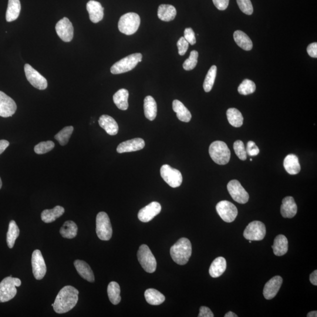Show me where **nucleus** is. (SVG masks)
<instances>
[{"instance_id":"23","label":"nucleus","mask_w":317,"mask_h":317,"mask_svg":"<svg viewBox=\"0 0 317 317\" xmlns=\"http://www.w3.org/2000/svg\"><path fill=\"white\" fill-rule=\"evenodd\" d=\"M74 266L78 274L88 282H93L95 281V276L92 269L86 262L76 260L74 262Z\"/></svg>"},{"instance_id":"10","label":"nucleus","mask_w":317,"mask_h":317,"mask_svg":"<svg viewBox=\"0 0 317 317\" xmlns=\"http://www.w3.org/2000/svg\"><path fill=\"white\" fill-rule=\"evenodd\" d=\"M216 208L218 214L225 222H232L238 216V208L230 202L222 200L218 202Z\"/></svg>"},{"instance_id":"51","label":"nucleus","mask_w":317,"mask_h":317,"mask_svg":"<svg viewBox=\"0 0 317 317\" xmlns=\"http://www.w3.org/2000/svg\"><path fill=\"white\" fill-rule=\"evenodd\" d=\"M198 317H214V313L212 312L210 308L207 306H202L200 308V314Z\"/></svg>"},{"instance_id":"40","label":"nucleus","mask_w":317,"mask_h":317,"mask_svg":"<svg viewBox=\"0 0 317 317\" xmlns=\"http://www.w3.org/2000/svg\"><path fill=\"white\" fill-rule=\"evenodd\" d=\"M74 131V127L72 126H66L59 133L56 134L55 139L58 141L62 146H65L68 144L70 138L72 136Z\"/></svg>"},{"instance_id":"55","label":"nucleus","mask_w":317,"mask_h":317,"mask_svg":"<svg viewBox=\"0 0 317 317\" xmlns=\"http://www.w3.org/2000/svg\"><path fill=\"white\" fill-rule=\"evenodd\" d=\"M14 282L16 286H20L22 284V282L19 278H14Z\"/></svg>"},{"instance_id":"5","label":"nucleus","mask_w":317,"mask_h":317,"mask_svg":"<svg viewBox=\"0 0 317 317\" xmlns=\"http://www.w3.org/2000/svg\"><path fill=\"white\" fill-rule=\"evenodd\" d=\"M142 55L140 53L133 54L128 56L122 60L114 64L111 67L110 72L113 74H120L126 73L132 70L138 65V64L142 62Z\"/></svg>"},{"instance_id":"53","label":"nucleus","mask_w":317,"mask_h":317,"mask_svg":"<svg viewBox=\"0 0 317 317\" xmlns=\"http://www.w3.org/2000/svg\"><path fill=\"white\" fill-rule=\"evenodd\" d=\"M310 281L312 284L317 286V271L315 270L310 276Z\"/></svg>"},{"instance_id":"33","label":"nucleus","mask_w":317,"mask_h":317,"mask_svg":"<svg viewBox=\"0 0 317 317\" xmlns=\"http://www.w3.org/2000/svg\"><path fill=\"white\" fill-rule=\"evenodd\" d=\"M144 298L146 302L150 305L158 306L162 304L165 300V296L164 294L157 290L150 288L144 292Z\"/></svg>"},{"instance_id":"41","label":"nucleus","mask_w":317,"mask_h":317,"mask_svg":"<svg viewBox=\"0 0 317 317\" xmlns=\"http://www.w3.org/2000/svg\"><path fill=\"white\" fill-rule=\"evenodd\" d=\"M256 84L250 80H244L238 88V92L241 95L248 96L255 92Z\"/></svg>"},{"instance_id":"21","label":"nucleus","mask_w":317,"mask_h":317,"mask_svg":"<svg viewBox=\"0 0 317 317\" xmlns=\"http://www.w3.org/2000/svg\"><path fill=\"white\" fill-rule=\"evenodd\" d=\"M298 213V206L292 196L284 198L281 206V214L284 218H292L295 216Z\"/></svg>"},{"instance_id":"44","label":"nucleus","mask_w":317,"mask_h":317,"mask_svg":"<svg viewBox=\"0 0 317 317\" xmlns=\"http://www.w3.org/2000/svg\"><path fill=\"white\" fill-rule=\"evenodd\" d=\"M234 148L236 155L242 160H246L247 158V152L244 143L242 140H238L234 143Z\"/></svg>"},{"instance_id":"56","label":"nucleus","mask_w":317,"mask_h":317,"mask_svg":"<svg viewBox=\"0 0 317 317\" xmlns=\"http://www.w3.org/2000/svg\"><path fill=\"white\" fill-rule=\"evenodd\" d=\"M306 316L308 317H316L317 316V312L316 311H312L311 312H310L308 316Z\"/></svg>"},{"instance_id":"15","label":"nucleus","mask_w":317,"mask_h":317,"mask_svg":"<svg viewBox=\"0 0 317 317\" xmlns=\"http://www.w3.org/2000/svg\"><path fill=\"white\" fill-rule=\"evenodd\" d=\"M57 34L64 42L72 41L74 36V28L70 20L66 18L60 20L56 26Z\"/></svg>"},{"instance_id":"48","label":"nucleus","mask_w":317,"mask_h":317,"mask_svg":"<svg viewBox=\"0 0 317 317\" xmlns=\"http://www.w3.org/2000/svg\"><path fill=\"white\" fill-rule=\"evenodd\" d=\"M246 150V152H247V154L250 156H257L260 152L258 148L254 141L248 142L247 144V148Z\"/></svg>"},{"instance_id":"19","label":"nucleus","mask_w":317,"mask_h":317,"mask_svg":"<svg viewBox=\"0 0 317 317\" xmlns=\"http://www.w3.org/2000/svg\"><path fill=\"white\" fill-rule=\"evenodd\" d=\"M144 146L145 142L144 140L141 138H134L123 142L118 145L117 152L119 154L132 152L142 150Z\"/></svg>"},{"instance_id":"30","label":"nucleus","mask_w":317,"mask_h":317,"mask_svg":"<svg viewBox=\"0 0 317 317\" xmlns=\"http://www.w3.org/2000/svg\"><path fill=\"white\" fill-rule=\"evenodd\" d=\"M144 114L150 120H154L157 116V104L152 96H147L144 100Z\"/></svg>"},{"instance_id":"6","label":"nucleus","mask_w":317,"mask_h":317,"mask_svg":"<svg viewBox=\"0 0 317 317\" xmlns=\"http://www.w3.org/2000/svg\"><path fill=\"white\" fill-rule=\"evenodd\" d=\"M96 232L101 240L108 241L112 236V228L108 215L101 212L97 214L96 218Z\"/></svg>"},{"instance_id":"50","label":"nucleus","mask_w":317,"mask_h":317,"mask_svg":"<svg viewBox=\"0 0 317 317\" xmlns=\"http://www.w3.org/2000/svg\"><path fill=\"white\" fill-rule=\"evenodd\" d=\"M308 54L312 58H317V43L314 42L310 44L306 48Z\"/></svg>"},{"instance_id":"36","label":"nucleus","mask_w":317,"mask_h":317,"mask_svg":"<svg viewBox=\"0 0 317 317\" xmlns=\"http://www.w3.org/2000/svg\"><path fill=\"white\" fill-rule=\"evenodd\" d=\"M120 286L116 282H110L108 286V294L110 302L117 305L121 301Z\"/></svg>"},{"instance_id":"37","label":"nucleus","mask_w":317,"mask_h":317,"mask_svg":"<svg viewBox=\"0 0 317 317\" xmlns=\"http://www.w3.org/2000/svg\"><path fill=\"white\" fill-rule=\"evenodd\" d=\"M227 118L232 126L239 128L244 124V116L238 110L230 108L227 110Z\"/></svg>"},{"instance_id":"13","label":"nucleus","mask_w":317,"mask_h":317,"mask_svg":"<svg viewBox=\"0 0 317 317\" xmlns=\"http://www.w3.org/2000/svg\"><path fill=\"white\" fill-rule=\"evenodd\" d=\"M16 286L14 278L12 276H8L0 282V302H9L16 294Z\"/></svg>"},{"instance_id":"31","label":"nucleus","mask_w":317,"mask_h":317,"mask_svg":"<svg viewBox=\"0 0 317 317\" xmlns=\"http://www.w3.org/2000/svg\"><path fill=\"white\" fill-rule=\"evenodd\" d=\"M65 212V209L60 206H56L52 209H46L42 212V219L46 224L54 222L56 219L62 216Z\"/></svg>"},{"instance_id":"3","label":"nucleus","mask_w":317,"mask_h":317,"mask_svg":"<svg viewBox=\"0 0 317 317\" xmlns=\"http://www.w3.org/2000/svg\"><path fill=\"white\" fill-rule=\"evenodd\" d=\"M209 154L216 164L220 165L226 164L230 160V150L224 142H214L209 147Z\"/></svg>"},{"instance_id":"25","label":"nucleus","mask_w":317,"mask_h":317,"mask_svg":"<svg viewBox=\"0 0 317 317\" xmlns=\"http://www.w3.org/2000/svg\"><path fill=\"white\" fill-rule=\"evenodd\" d=\"M283 165H284L286 170L290 174H298L301 170V166H300L298 158L294 154L288 155L284 158Z\"/></svg>"},{"instance_id":"17","label":"nucleus","mask_w":317,"mask_h":317,"mask_svg":"<svg viewBox=\"0 0 317 317\" xmlns=\"http://www.w3.org/2000/svg\"><path fill=\"white\" fill-rule=\"evenodd\" d=\"M161 210L162 207L160 204L157 202H152L150 204L140 209L138 213V218L142 222H149L160 214Z\"/></svg>"},{"instance_id":"38","label":"nucleus","mask_w":317,"mask_h":317,"mask_svg":"<svg viewBox=\"0 0 317 317\" xmlns=\"http://www.w3.org/2000/svg\"><path fill=\"white\" fill-rule=\"evenodd\" d=\"M20 234V230L18 226L14 220L10 222L8 230L6 234V242L10 248L14 247L16 240Z\"/></svg>"},{"instance_id":"14","label":"nucleus","mask_w":317,"mask_h":317,"mask_svg":"<svg viewBox=\"0 0 317 317\" xmlns=\"http://www.w3.org/2000/svg\"><path fill=\"white\" fill-rule=\"evenodd\" d=\"M32 272L34 278L36 280L42 279L46 272V267L44 259L39 250H36L32 254Z\"/></svg>"},{"instance_id":"32","label":"nucleus","mask_w":317,"mask_h":317,"mask_svg":"<svg viewBox=\"0 0 317 317\" xmlns=\"http://www.w3.org/2000/svg\"><path fill=\"white\" fill-rule=\"evenodd\" d=\"M128 98H129L128 90L126 89H120L114 94L113 100L118 108L126 110L129 106Z\"/></svg>"},{"instance_id":"28","label":"nucleus","mask_w":317,"mask_h":317,"mask_svg":"<svg viewBox=\"0 0 317 317\" xmlns=\"http://www.w3.org/2000/svg\"><path fill=\"white\" fill-rule=\"evenodd\" d=\"M273 252L276 256H284L288 252V242L285 236L280 234L275 238L274 244L272 246Z\"/></svg>"},{"instance_id":"46","label":"nucleus","mask_w":317,"mask_h":317,"mask_svg":"<svg viewBox=\"0 0 317 317\" xmlns=\"http://www.w3.org/2000/svg\"><path fill=\"white\" fill-rule=\"evenodd\" d=\"M188 45L190 44L184 39V36H182L177 42L178 54L182 56H184L187 52Z\"/></svg>"},{"instance_id":"35","label":"nucleus","mask_w":317,"mask_h":317,"mask_svg":"<svg viewBox=\"0 0 317 317\" xmlns=\"http://www.w3.org/2000/svg\"><path fill=\"white\" fill-rule=\"evenodd\" d=\"M60 232L64 238L72 239L76 238L78 232V227L75 222L66 221L60 228Z\"/></svg>"},{"instance_id":"20","label":"nucleus","mask_w":317,"mask_h":317,"mask_svg":"<svg viewBox=\"0 0 317 317\" xmlns=\"http://www.w3.org/2000/svg\"><path fill=\"white\" fill-rule=\"evenodd\" d=\"M86 10L89 13L90 19L94 23H98L104 18V8L100 3L90 0L86 4Z\"/></svg>"},{"instance_id":"26","label":"nucleus","mask_w":317,"mask_h":317,"mask_svg":"<svg viewBox=\"0 0 317 317\" xmlns=\"http://www.w3.org/2000/svg\"><path fill=\"white\" fill-rule=\"evenodd\" d=\"M172 108L174 112L176 113V116L178 120L184 122H190L192 119V114L180 100H174Z\"/></svg>"},{"instance_id":"42","label":"nucleus","mask_w":317,"mask_h":317,"mask_svg":"<svg viewBox=\"0 0 317 317\" xmlns=\"http://www.w3.org/2000/svg\"><path fill=\"white\" fill-rule=\"evenodd\" d=\"M55 147V144L52 141L42 142L34 147V152L36 154H42L49 152Z\"/></svg>"},{"instance_id":"57","label":"nucleus","mask_w":317,"mask_h":317,"mask_svg":"<svg viewBox=\"0 0 317 317\" xmlns=\"http://www.w3.org/2000/svg\"><path fill=\"white\" fill-rule=\"evenodd\" d=\"M2 187V181L1 178H0V190H1Z\"/></svg>"},{"instance_id":"4","label":"nucleus","mask_w":317,"mask_h":317,"mask_svg":"<svg viewBox=\"0 0 317 317\" xmlns=\"http://www.w3.org/2000/svg\"><path fill=\"white\" fill-rule=\"evenodd\" d=\"M140 24V18L139 15L134 12H128L121 16L118 22V28L120 32L127 36L136 33Z\"/></svg>"},{"instance_id":"45","label":"nucleus","mask_w":317,"mask_h":317,"mask_svg":"<svg viewBox=\"0 0 317 317\" xmlns=\"http://www.w3.org/2000/svg\"><path fill=\"white\" fill-rule=\"evenodd\" d=\"M238 4L241 11L247 15H252L254 8L250 0H237Z\"/></svg>"},{"instance_id":"39","label":"nucleus","mask_w":317,"mask_h":317,"mask_svg":"<svg viewBox=\"0 0 317 317\" xmlns=\"http://www.w3.org/2000/svg\"><path fill=\"white\" fill-rule=\"evenodd\" d=\"M217 74V67L216 66H211L209 69L204 83V88L206 92H209L213 88L216 77Z\"/></svg>"},{"instance_id":"8","label":"nucleus","mask_w":317,"mask_h":317,"mask_svg":"<svg viewBox=\"0 0 317 317\" xmlns=\"http://www.w3.org/2000/svg\"><path fill=\"white\" fill-rule=\"evenodd\" d=\"M160 175L165 182L173 188L180 187L183 182L180 172L168 164L161 167Z\"/></svg>"},{"instance_id":"12","label":"nucleus","mask_w":317,"mask_h":317,"mask_svg":"<svg viewBox=\"0 0 317 317\" xmlns=\"http://www.w3.org/2000/svg\"><path fill=\"white\" fill-rule=\"evenodd\" d=\"M24 70L26 79L34 87L40 90H44L46 88L48 82L45 77H44L41 74L28 64H26Z\"/></svg>"},{"instance_id":"9","label":"nucleus","mask_w":317,"mask_h":317,"mask_svg":"<svg viewBox=\"0 0 317 317\" xmlns=\"http://www.w3.org/2000/svg\"><path fill=\"white\" fill-rule=\"evenodd\" d=\"M266 234V228L263 222L254 221L249 224L245 228L244 236L245 238L252 241L263 240Z\"/></svg>"},{"instance_id":"43","label":"nucleus","mask_w":317,"mask_h":317,"mask_svg":"<svg viewBox=\"0 0 317 317\" xmlns=\"http://www.w3.org/2000/svg\"><path fill=\"white\" fill-rule=\"evenodd\" d=\"M198 53L197 50H192L190 57L185 60L183 64L184 70H194L197 66Z\"/></svg>"},{"instance_id":"22","label":"nucleus","mask_w":317,"mask_h":317,"mask_svg":"<svg viewBox=\"0 0 317 317\" xmlns=\"http://www.w3.org/2000/svg\"><path fill=\"white\" fill-rule=\"evenodd\" d=\"M99 124L106 132L111 136H116L119 130V126L116 121L107 114H104L99 119Z\"/></svg>"},{"instance_id":"34","label":"nucleus","mask_w":317,"mask_h":317,"mask_svg":"<svg viewBox=\"0 0 317 317\" xmlns=\"http://www.w3.org/2000/svg\"><path fill=\"white\" fill-rule=\"evenodd\" d=\"M234 40L241 48L245 50H250L252 48V42L248 36L244 32L238 30L234 33Z\"/></svg>"},{"instance_id":"52","label":"nucleus","mask_w":317,"mask_h":317,"mask_svg":"<svg viewBox=\"0 0 317 317\" xmlns=\"http://www.w3.org/2000/svg\"><path fill=\"white\" fill-rule=\"evenodd\" d=\"M9 142L6 140H0V154L4 152V150L9 146Z\"/></svg>"},{"instance_id":"29","label":"nucleus","mask_w":317,"mask_h":317,"mask_svg":"<svg viewBox=\"0 0 317 317\" xmlns=\"http://www.w3.org/2000/svg\"><path fill=\"white\" fill-rule=\"evenodd\" d=\"M22 6L20 0H8L6 12V20L8 22L15 21L18 18Z\"/></svg>"},{"instance_id":"11","label":"nucleus","mask_w":317,"mask_h":317,"mask_svg":"<svg viewBox=\"0 0 317 317\" xmlns=\"http://www.w3.org/2000/svg\"><path fill=\"white\" fill-rule=\"evenodd\" d=\"M228 190L232 200L240 204L247 203L249 200V194L237 180H232L228 184Z\"/></svg>"},{"instance_id":"18","label":"nucleus","mask_w":317,"mask_h":317,"mask_svg":"<svg viewBox=\"0 0 317 317\" xmlns=\"http://www.w3.org/2000/svg\"><path fill=\"white\" fill-rule=\"evenodd\" d=\"M282 284V276H276L266 283L263 290V296L267 300H272L278 294Z\"/></svg>"},{"instance_id":"27","label":"nucleus","mask_w":317,"mask_h":317,"mask_svg":"<svg viewBox=\"0 0 317 317\" xmlns=\"http://www.w3.org/2000/svg\"><path fill=\"white\" fill-rule=\"evenodd\" d=\"M177 12L174 6L168 4H162L158 8V16L162 21H172L176 16Z\"/></svg>"},{"instance_id":"24","label":"nucleus","mask_w":317,"mask_h":317,"mask_svg":"<svg viewBox=\"0 0 317 317\" xmlns=\"http://www.w3.org/2000/svg\"><path fill=\"white\" fill-rule=\"evenodd\" d=\"M227 262L224 258L218 257L214 260L212 262L210 268H209V274L212 278H218L221 276L226 270Z\"/></svg>"},{"instance_id":"1","label":"nucleus","mask_w":317,"mask_h":317,"mask_svg":"<svg viewBox=\"0 0 317 317\" xmlns=\"http://www.w3.org/2000/svg\"><path fill=\"white\" fill-rule=\"evenodd\" d=\"M78 290L72 286H67L60 290L52 304L54 310L56 313H66L75 308L78 301Z\"/></svg>"},{"instance_id":"54","label":"nucleus","mask_w":317,"mask_h":317,"mask_svg":"<svg viewBox=\"0 0 317 317\" xmlns=\"http://www.w3.org/2000/svg\"><path fill=\"white\" fill-rule=\"evenodd\" d=\"M225 317H238V316L235 313L232 312H229L228 313L226 314Z\"/></svg>"},{"instance_id":"49","label":"nucleus","mask_w":317,"mask_h":317,"mask_svg":"<svg viewBox=\"0 0 317 317\" xmlns=\"http://www.w3.org/2000/svg\"><path fill=\"white\" fill-rule=\"evenodd\" d=\"M214 4L218 10L224 11L228 8L229 0H213Z\"/></svg>"},{"instance_id":"7","label":"nucleus","mask_w":317,"mask_h":317,"mask_svg":"<svg viewBox=\"0 0 317 317\" xmlns=\"http://www.w3.org/2000/svg\"><path fill=\"white\" fill-rule=\"evenodd\" d=\"M138 259L145 272L153 273L156 271L157 262L150 248L146 244L140 246L138 252Z\"/></svg>"},{"instance_id":"2","label":"nucleus","mask_w":317,"mask_h":317,"mask_svg":"<svg viewBox=\"0 0 317 317\" xmlns=\"http://www.w3.org/2000/svg\"><path fill=\"white\" fill-rule=\"evenodd\" d=\"M192 252L191 242L186 238H181L172 246L170 254L173 260L178 265H184L190 260Z\"/></svg>"},{"instance_id":"16","label":"nucleus","mask_w":317,"mask_h":317,"mask_svg":"<svg viewBox=\"0 0 317 317\" xmlns=\"http://www.w3.org/2000/svg\"><path fill=\"white\" fill-rule=\"evenodd\" d=\"M16 108L18 107L15 101L5 93L0 91V116H12L16 113Z\"/></svg>"},{"instance_id":"47","label":"nucleus","mask_w":317,"mask_h":317,"mask_svg":"<svg viewBox=\"0 0 317 317\" xmlns=\"http://www.w3.org/2000/svg\"><path fill=\"white\" fill-rule=\"evenodd\" d=\"M184 38L190 44L194 46L196 43V39L195 34L193 29L191 28H187L185 29L184 32Z\"/></svg>"}]
</instances>
